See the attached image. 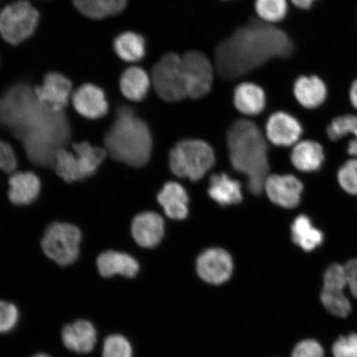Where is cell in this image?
<instances>
[{
    "mask_svg": "<svg viewBox=\"0 0 357 357\" xmlns=\"http://www.w3.org/2000/svg\"><path fill=\"white\" fill-rule=\"evenodd\" d=\"M0 126L21 142L31 162L46 168L55 167L57 151L71 137L64 111L52 110L40 102L26 80L13 83L0 96Z\"/></svg>",
    "mask_w": 357,
    "mask_h": 357,
    "instance_id": "cell-1",
    "label": "cell"
},
{
    "mask_svg": "<svg viewBox=\"0 0 357 357\" xmlns=\"http://www.w3.org/2000/svg\"><path fill=\"white\" fill-rule=\"evenodd\" d=\"M61 339L67 349L80 354H89L96 344V329L87 320H77L65 326Z\"/></svg>",
    "mask_w": 357,
    "mask_h": 357,
    "instance_id": "cell-18",
    "label": "cell"
},
{
    "mask_svg": "<svg viewBox=\"0 0 357 357\" xmlns=\"http://www.w3.org/2000/svg\"><path fill=\"white\" fill-rule=\"evenodd\" d=\"M128 0H105L107 16H113L122 13L127 6Z\"/></svg>",
    "mask_w": 357,
    "mask_h": 357,
    "instance_id": "cell-39",
    "label": "cell"
},
{
    "mask_svg": "<svg viewBox=\"0 0 357 357\" xmlns=\"http://www.w3.org/2000/svg\"><path fill=\"white\" fill-rule=\"evenodd\" d=\"M40 21V13L28 0H17L0 12V35L4 41L19 45L32 37Z\"/></svg>",
    "mask_w": 357,
    "mask_h": 357,
    "instance_id": "cell-7",
    "label": "cell"
},
{
    "mask_svg": "<svg viewBox=\"0 0 357 357\" xmlns=\"http://www.w3.org/2000/svg\"><path fill=\"white\" fill-rule=\"evenodd\" d=\"M349 100L352 107L357 110V79L351 84Z\"/></svg>",
    "mask_w": 357,
    "mask_h": 357,
    "instance_id": "cell-40",
    "label": "cell"
},
{
    "mask_svg": "<svg viewBox=\"0 0 357 357\" xmlns=\"http://www.w3.org/2000/svg\"><path fill=\"white\" fill-rule=\"evenodd\" d=\"M17 167V158L11 146L0 140V169L11 173Z\"/></svg>",
    "mask_w": 357,
    "mask_h": 357,
    "instance_id": "cell-37",
    "label": "cell"
},
{
    "mask_svg": "<svg viewBox=\"0 0 357 357\" xmlns=\"http://www.w3.org/2000/svg\"><path fill=\"white\" fill-rule=\"evenodd\" d=\"M234 102L240 113L248 116H257L266 108V93L256 84L244 82L236 87Z\"/></svg>",
    "mask_w": 357,
    "mask_h": 357,
    "instance_id": "cell-23",
    "label": "cell"
},
{
    "mask_svg": "<svg viewBox=\"0 0 357 357\" xmlns=\"http://www.w3.org/2000/svg\"><path fill=\"white\" fill-rule=\"evenodd\" d=\"M294 167L303 172L318 171L324 162L323 146L319 142L305 140L294 146L291 153Z\"/></svg>",
    "mask_w": 357,
    "mask_h": 357,
    "instance_id": "cell-24",
    "label": "cell"
},
{
    "mask_svg": "<svg viewBox=\"0 0 357 357\" xmlns=\"http://www.w3.org/2000/svg\"><path fill=\"white\" fill-rule=\"evenodd\" d=\"M333 357H357V333L340 337L333 346Z\"/></svg>",
    "mask_w": 357,
    "mask_h": 357,
    "instance_id": "cell-35",
    "label": "cell"
},
{
    "mask_svg": "<svg viewBox=\"0 0 357 357\" xmlns=\"http://www.w3.org/2000/svg\"><path fill=\"white\" fill-rule=\"evenodd\" d=\"M75 155L62 149L56 155L55 169L57 175L66 182H77L91 177L104 162L107 151L93 146L87 142L74 144Z\"/></svg>",
    "mask_w": 357,
    "mask_h": 357,
    "instance_id": "cell-6",
    "label": "cell"
},
{
    "mask_svg": "<svg viewBox=\"0 0 357 357\" xmlns=\"http://www.w3.org/2000/svg\"><path fill=\"white\" fill-rule=\"evenodd\" d=\"M255 8L259 17L266 24L282 21L288 13L287 0H256Z\"/></svg>",
    "mask_w": 357,
    "mask_h": 357,
    "instance_id": "cell-30",
    "label": "cell"
},
{
    "mask_svg": "<svg viewBox=\"0 0 357 357\" xmlns=\"http://www.w3.org/2000/svg\"><path fill=\"white\" fill-rule=\"evenodd\" d=\"M82 231L69 223L54 222L45 231L42 248L47 257L58 265L67 266L77 260Z\"/></svg>",
    "mask_w": 357,
    "mask_h": 357,
    "instance_id": "cell-8",
    "label": "cell"
},
{
    "mask_svg": "<svg viewBox=\"0 0 357 357\" xmlns=\"http://www.w3.org/2000/svg\"><path fill=\"white\" fill-rule=\"evenodd\" d=\"M215 163L213 150L202 140H183L169 153V166L178 177L197 181Z\"/></svg>",
    "mask_w": 357,
    "mask_h": 357,
    "instance_id": "cell-5",
    "label": "cell"
},
{
    "mask_svg": "<svg viewBox=\"0 0 357 357\" xmlns=\"http://www.w3.org/2000/svg\"><path fill=\"white\" fill-rule=\"evenodd\" d=\"M264 189L272 202L293 208L300 204L303 186L296 176L273 175L267 177Z\"/></svg>",
    "mask_w": 357,
    "mask_h": 357,
    "instance_id": "cell-14",
    "label": "cell"
},
{
    "mask_svg": "<svg viewBox=\"0 0 357 357\" xmlns=\"http://www.w3.org/2000/svg\"><path fill=\"white\" fill-rule=\"evenodd\" d=\"M165 223L162 218L154 212H144L134 218L132 234L136 243L145 248H153L162 240Z\"/></svg>",
    "mask_w": 357,
    "mask_h": 357,
    "instance_id": "cell-17",
    "label": "cell"
},
{
    "mask_svg": "<svg viewBox=\"0 0 357 357\" xmlns=\"http://www.w3.org/2000/svg\"><path fill=\"white\" fill-rule=\"evenodd\" d=\"M347 284L350 291L357 298V258L348 261L344 266Z\"/></svg>",
    "mask_w": 357,
    "mask_h": 357,
    "instance_id": "cell-38",
    "label": "cell"
},
{
    "mask_svg": "<svg viewBox=\"0 0 357 357\" xmlns=\"http://www.w3.org/2000/svg\"><path fill=\"white\" fill-rule=\"evenodd\" d=\"M98 270L102 276L109 278L116 275L125 278H135L139 271V263L126 253L108 251L97 258Z\"/></svg>",
    "mask_w": 357,
    "mask_h": 357,
    "instance_id": "cell-20",
    "label": "cell"
},
{
    "mask_svg": "<svg viewBox=\"0 0 357 357\" xmlns=\"http://www.w3.org/2000/svg\"><path fill=\"white\" fill-rule=\"evenodd\" d=\"M102 357H132L130 342L122 335H110L102 345Z\"/></svg>",
    "mask_w": 357,
    "mask_h": 357,
    "instance_id": "cell-31",
    "label": "cell"
},
{
    "mask_svg": "<svg viewBox=\"0 0 357 357\" xmlns=\"http://www.w3.org/2000/svg\"><path fill=\"white\" fill-rule=\"evenodd\" d=\"M19 318V310L13 303L0 301V333L11 331Z\"/></svg>",
    "mask_w": 357,
    "mask_h": 357,
    "instance_id": "cell-34",
    "label": "cell"
},
{
    "mask_svg": "<svg viewBox=\"0 0 357 357\" xmlns=\"http://www.w3.org/2000/svg\"><path fill=\"white\" fill-rule=\"evenodd\" d=\"M73 102L77 113L88 119H99L108 113L105 93L96 84H86L78 88L74 93Z\"/></svg>",
    "mask_w": 357,
    "mask_h": 357,
    "instance_id": "cell-16",
    "label": "cell"
},
{
    "mask_svg": "<svg viewBox=\"0 0 357 357\" xmlns=\"http://www.w3.org/2000/svg\"><path fill=\"white\" fill-rule=\"evenodd\" d=\"M114 50L120 59L126 62H137L146 56V41L140 34L124 32L114 40Z\"/></svg>",
    "mask_w": 357,
    "mask_h": 357,
    "instance_id": "cell-28",
    "label": "cell"
},
{
    "mask_svg": "<svg viewBox=\"0 0 357 357\" xmlns=\"http://www.w3.org/2000/svg\"><path fill=\"white\" fill-rule=\"evenodd\" d=\"M328 87L317 75H302L294 84V95L303 108L314 109L324 104L328 97Z\"/></svg>",
    "mask_w": 357,
    "mask_h": 357,
    "instance_id": "cell-19",
    "label": "cell"
},
{
    "mask_svg": "<svg viewBox=\"0 0 357 357\" xmlns=\"http://www.w3.org/2000/svg\"><path fill=\"white\" fill-rule=\"evenodd\" d=\"M227 144L231 166L248 178L250 192L260 195L269 172L268 147L260 128L250 120H238L227 132Z\"/></svg>",
    "mask_w": 357,
    "mask_h": 357,
    "instance_id": "cell-3",
    "label": "cell"
},
{
    "mask_svg": "<svg viewBox=\"0 0 357 357\" xmlns=\"http://www.w3.org/2000/svg\"><path fill=\"white\" fill-rule=\"evenodd\" d=\"M293 51L291 39L283 30L266 22L252 21L218 45L216 69L223 79H234L272 58L287 57Z\"/></svg>",
    "mask_w": 357,
    "mask_h": 357,
    "instance_id": "cell-2",
    "label": "cell"
},
{
    "mask_svg": "<svg viewBox=\"0 0 357 357\" xmlns=\"http://www.w3.org/2000/svg\"><path fill=\"white\" fill-rule=\"evenodd\" d=\"M73 83L64 75L49 73L41 86L34 88L35 95L43 105L56 112L64 111L68 105Z\"/></svg>",
    "mask_w": 357,
    "mask_h": 357,
    "instance_id": "cell-13",
    "label": "cell"
},
{
    "mask_svg": "<svg viewBox=\"0 0 357 357\" xmlns=\"http://www.w3.org/2000/svg\"><path fill=\"white\" fill-rule=\"evenodd\" d=\"M158 200L172 220H182L188 216L189 196L184 187L178 183H167L160 191Z\"/></svg>",
    "mask_w": 357,
    "mask_h": 357,
    "instance_id": "cell-22",
    "label": "cell"
},
{
    "mask_svg": "<svg viewBox=\"0 0 357 357\" xmlns=\"http://www.w3.org/2000/svg\"><path fill=\"white\" fill-rule=\"evenodd\" d=\"M150 78L140 67H129L120 77L119 86L123 95L133 102L144 100L150 89Z\"/></svg>",
    "mask_w": 357,
    "mask_h": 357,
    "instance_id": "cell-26",
    "label": "cell"
},
{
    "mask_svg": "<svg viewBox=\"0 0 357 357\" xmlns=\"http://www.w3.org/2000/svg\"><path fill=\"white\" fill-rule=\"evenodd\" d=\"M196 269L199 278L205 282L222 284L227 282L233 274V259L225 250L208 249L198 257Z\"/></svg>",
    "mask_w": 357,
    "mask_h": 357,
    "instance_id": "cell-12",
    "label": "cell"
},
{
    "mask_svg": "<svg viewBox=\"0 0 357 357\" xmlns=\"http://www.w3.org/2000/svg\"><path fill=\"white\" fill-rule=\"evenodd\" d=\"M339 185L347 193L357 195V158L342 165L337 174Z\"/></svg>",
    "mask_w": 357,
    "mask_h": 357,
    "instance_id": "cell-32",
    "label": "cell"
},
{
    "mask_svg": "<svg viewBox=\"0 0 357 357\" xmlns=\"http://www.w3.org/2000/svg\"><path fill=\"white\" fill-rule=\"evenodd\" d=\"M330 140L337 141L351 136L347 153L357 158V115L345 114L334 119L327 128Z\"/></svg>",
    "mask_w": 357,
    "mask_h": 357,
    "instance_id": "cell-29",
    "label": "cell"
},
{
    "mask_svg": "<svg viewBox=\"0 0 357 357\" xmlns=\"http://www.w3.org/2000/svg\"><path fill=\"white\" fill-rule=\"evenodd\" d=\"M107 153L112 158L133 167H142L149 162L153 138L146 123L130 107L121 105L116 110L115 119L105 137Z\"/></svg>",
    "mask_w": 357,
    "mask_h": 357,
    "instance_id": "cell-4",
    "label": "cell"
},
{
    "mask_svg": "<svg viewBox=\"0 0 357 357\" xmlns=\"http://www.w3.org/2000/svg\"><path fill=\"white\" fill-rule=\"evenodd\" d=\"M187 96L199 100L211 91L213 69L208 57L198 51H190L181 57Z\"/></svg>",
    "mask_w": 357,
    "mask_h": 357,
    "instance_id": "cell-10",
    "label": "cell"
},
{
    "mask_svg": "<svg viewBox=\"0 0 357 357\" xmlns=\"http://www.w3.org/2000/svg\"><path fill=\"white\" fill-rule=\"evenodd\" d=\"M208 193L221 206L238 204L243 200L242 185L225 173L211 178Z\"/></svg>",
    "mask_w": 357,
    "mask_h": 357,
    "instance_id": "cell-25",
    "label": "cell"
},
{
    "mask_svg": "<svg viewBox=\"0 0 357 357\" xmlns=\"http://www.w3.org/2000/svg\"><path fill=\"white\" fill-rule=\"evenodd\" d=\"M303 133L300 121L285 112H275L266 123L268 139L275 146H289L296 144Z\"/></svg>",
    "mask_w": 357,
    "mask_h": 357,
    "instance_id": "cell-15",
    "label": "cell"
},
{
    "mask_svg": "<svg viewBox=\"0 0 357 357\" xmlns=\"http://www.w3.org/2000/svg\"><path fill=\"white\" fill-rule=\"evenodd\" d=\"M33 357H52V356H48L47 354H38L37 355H34Z\"/></svg>",
    "mask_w": 357,
    "mask_h": 357,
    "instance_id": "cell-42",
    "label": "cell"
},
{
    "mask_svg": "<svg viewBox=\"0 0 357 357\" xmlns=\"http://www.w3.org/2000/svg\"><path fill=\"white\" fill-rule=\"evenodd\" d=\"M8 199L15 205H29L38 198L41 191V182L32 172L13 174L8 181Z\"/></svg>",
    "mask_w": 357,
    "mask_h": 357,
    "instance_id": "cell-21",
    "label": "cell"
},
{
    "mask_svg": "<svg viewBox=\"0 0 357 357\" xmlns=\"http://www.w3.org/2000/svg\"><path fill=\"white\" fill-rule=\"evenodd\" d=\"M292 3L298 8L309 10L317 0H291Z\"/></svg>",
    "mask_w": 357,
    "mask_h": 357,
    "instance_id": "cell-41",
    "label": "cell"
},
{
    "mask_svg": "<svg viewBox=\"0 0 357 357\" xmlns=\"http://www.w3.org/2000/svg\"><path fill=\"white\" fill-rule=\"evenodd\" d=\"M74 6L83 15L92 20H102L107 16L105 0H73Z\"/></svg>",
    "mask_w": 357,
    "mask_h": 357,
    "instance_id": "cell-33",
    "label": "cell"
},
{
    "mask_svg": "<svg viewBox=\"0 0 357 357\" xmlns=\"http://www.w3.org/2000/svg\"><path fill=\"white\" fill-rule=\"evenodd\" d=\"M151 79L156 93L167 102H178L187 97L181 57L176 53L164 55L151 73Z\"/></svg>",
    "mask_w": 357,
    "mask_h": 357,
    "instance_id": "cell-9",
    "label": "cell"
},
{
    "mask_svg": "<svg viewBox=\"0 0 357 357\" xmlns=\"http://www.w3.org/2000/svg\"><path fill=\"white\" fill-rule=\"evenodd\" d=\"M292 240L303 251L311 252L324 242V234L306 215L298 216L291 225Z\"/></svg>",
    "mask_w": 357,
    "mask_h": 357,
    "instance_id": "cell-27",
    "label": "cell"
},
{
    "mask_svg": "<svg viewBox=\"0 0 357 357\" xmlns=\"http://www.w3.org/2000/svg\"><path fill=\"white\" fill-rule=\"evenodd\" d=\"M292 357H324V350L315 340H305L298 343L293 351Z\"/></svg>",
    "mask_w": 357,
    "mask_h": 357,
    "instance_id": "cell-36",
    "label": "cell"
},
{
    "mask_svg": "<svg viewBox=\"0 0 357 357\" xmlns=\"http://www.w3.org/2000/svg\"><path fill=\"white\" fill-rule=\"evenodd\" d=\"M347 287L344 266H330L324 273L321 301L326 310L338 318H346L351 311V303L343 293Z\"/></svg>",
    "mask_w": 357,
    "mask_h": 357,
    "instance_id": "cell-11",
    "label": "cell"
},
{
    "mask_svg": "<svg viewBox=\"0 0 357 357\" xmlns=\"http://www.w3.org/2000/svg\"><path fill=\"white\" fill-rule=\"evenodd\" d=\"M1 1H2V0H0V2H1Z\"/></svg>",
    "mask_w": 357,
    "mask_h": 357,
    "instance_id": "cell-43",
    "label": "cell"
}]
</instances>
